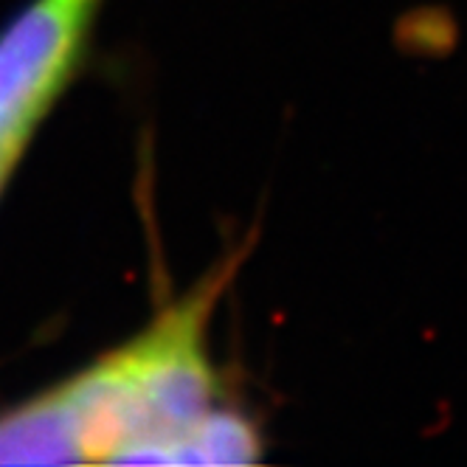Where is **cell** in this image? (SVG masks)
Wrapping results in <instances>:
<instances>
[{
  "label": "cell",
  "instance_id": "6da1fadb",
  "mask_svg": "<svg viewBox=\"0 0 467 467\" xmlns=\"http://www.w3.org/2000/svg\"><path fill=\"white\" fill-rule=\"evenodd\" d=\"M228 276L231 262L132 341L51 386L79 462L223 464L228 420L217 409L209 324Z\"/></svg>",
  "mask_w": 467,
  "mask_h": 467
},
{
  "label": "cell",
  "instance_id": "7a4b0ae2",
  "mask_svg": "<svg viewBox=\"0 0 467 467\" xmlns=\"http://www.w3.org/2000/svg\"><path fill=\"white\" fill-rule=\"evenodd\" d=\"M102 0H31L0 31V147H28L71 85Z\"/></svg>",
  "mask_w": 467,
  "mask_h": 467
},
{
  "label": "cell",
  "instance_id": "3957f363",
  "mask_svg": "<svg viewBox=\"0 0 467 467\" xmlns=\"http://www.w3.org/2000/svg\"><path fill=\"white\" fill-rule=\"evenodd\" d=\"M26 147H17V144H9V147H0V194H4V189L9 186L17 163L23 158Z\"/></svg>",
  "mask_w": 467,
  "mask_h": 467
}]
</instances>
